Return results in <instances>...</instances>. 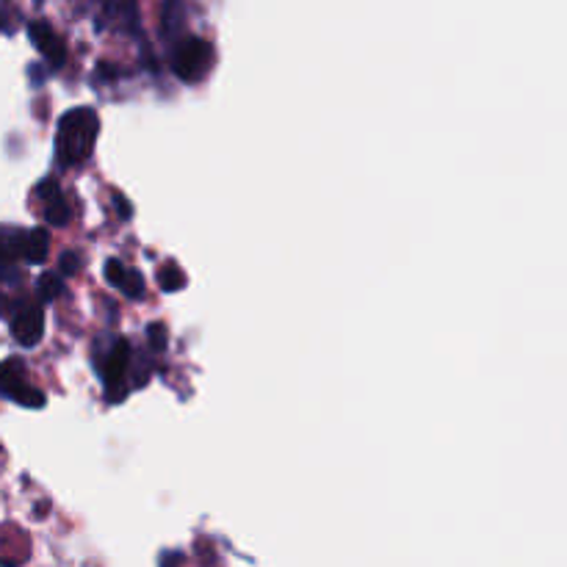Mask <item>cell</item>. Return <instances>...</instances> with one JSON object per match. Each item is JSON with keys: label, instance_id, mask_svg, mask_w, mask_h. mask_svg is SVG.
<instances>
[{"label": "cell", "instance_id": "cell-5", "mask_svg": "<svg viewBox=\"0 0 567 567\" xmlns=\"http://www.w3.org/2000/svg\"><path fill=\"white\" fill-rule=\"evenodd\" d=\"M28 264V230H0V282H11L17 275V264Z\"/></svg>", "mask_w": 567, "mask_h": 567}, {"label": "cell", "instance_id": "cell-2", "mask_svg": "<svg viewBox=\"0 0 567 567\" xmlns=\"http://www.w3.org/2000/svg\"><path fill=\"white\" fill-rule=\"evenodd\" d=\"M138 360V354L133 352L131 343L125 338H114L103 352L94 354V365L100 371V380L105 382V391H109L111 402H120V396L131 393V385H127V377H136V385L142 388L144 377L133 371V363Z\"/></svg>", "mask_w": 567, "mask_h": 567}, {"label": "cell", "instance_id": "cell-3", "mask_svg": "<svg viewBox=\"0 0 567 567\" xmlns=\"http://www.w3.org/2000/svg\"><path fill=\"white\" fill-rule=\"evenodd\" d=\"M214 61V48L203 37H186L172 50V70L186 83L199 81Z\"/></svg>", "mask_w": 567, "mask_h": 567}, {"label": "cell", "instance_id": "cell-4", "mask_svg": "<svg viewBox=\"0 0 567 567\" xmlns=\"http://www.w3.org/2000/svg\"><path fill=\"white\" fill-rule=\"evenodd\" d=\"M0 396L22 404V408H42L44 404V393L31 385L28 369L17 358L0 363Z\"/></svg>", "mask_w": 567, "mask_h": 567}, {"label": "cell", "instance_id": "cell-7", "mask_svg": "<svg viewBox=\"0 0 567 567\" xmlns=\"http://www.w3.org/2000/svg\"><path fill=\"white\" fill-rule=\"evenodd\" d=\"M105 275H109V280L114 282V286L120 288L125 297L138 299L144 293L142 275H138V271H133V269H127V266H122L120 260H109V269H105Z\"/></svg>", "mask_w": 567, "mask_h": 567}, {"label": "cell", "instance_id": "cell-9", "mask_svg": "<svg viewBox=\"0 0 567 567\" xmlns=\"http://www.w3.org/2000/svg\"><path fill=\"white\" fill-rule=\"evenodd\" d=\"M31 39L39 44V50H42V53L48 55L50 61H53V66L64 64V59H66L64 44H61V39L55 37V33L50 31L44 22H37V25H31Z\"/></svg>", "mask_w": 567, "mask_h": 567}, {"label": "cell", "instance_id": "cell-8", "mask_svg": "<svg viewBox=\"0 0 567 567\" xmlns=\"http://www.w3.org/2000/svg\"><path fill=\"white\" fill-rule=\"evenodd\" d=\"M44 188L50 192V197L37 188V197L44 199V219H48L50 225H66L72 216V210H70V205H66V199L61 197V188L50 181L44 183Z\"/></svg>", "mask_w": 567, "mask_h": 567}, {"label": "cell", "instance_id": "cell-6", "mask_svg": "<svg viewBox=\"0 0 567 567\" xmlns=\"http://www.w3.org/2000/svg\"><path fill=\"white\" fill-rule=\"evenodd\" d=\"M44 330V310L42 305H17L11 316V336L22 347H37Z\"/></svg>", "mask_w": 567, "mask_h": 567}, {"label": "cell", "instance_id": "cell-1", "mask_svg": "<svg viewBox=\"0 0 567 567\" xmlns=\"http://www.w3.org/2000/svg\"><path fill=\"white\" fill-rule=\"evenodd\" d=\"M100 120L92 109L66 111L55 127V164L75 166L92 155Z\"/></svg>", "mask_w": 567, "mask_h": 567}]
</instances>
